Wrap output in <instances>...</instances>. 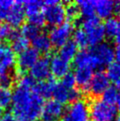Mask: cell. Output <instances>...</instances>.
I'll use <instances>...</instances> for the list:
<instances>
[{
  "label": "cell",
  "instance_id": "6da1fadb",
  "mask_svg": "<svg viewBox=\"0 0 120 121\" xmlns=\"http://www.w3.org/2000/svg\"><path fill=\"white\" fill-rule=\"evenodd\" d=\"M13 114L20 120L35 121L40 118L43 107V99L34 89L17 85L12 94Z\"/></svg>",
  "mask_w": 120,
  "mask_h": 121
},
{
  "label": "cell",
  "instance_id": "7a4b0ae2",
  "mask_svg": "<svg viewBox=\"0 0 120 121\" xmlns=\"http://www.w3.org/2000/svg\"><path fill=\"white\" fill-rule=\"evenodd\" d=\"M117 113L116 106L107 104L103 99L93 101L89 107L91 121H114L117 118Z\"/></svg>",
  "mask_w": 120,
  "mask_h": 121
},
{
  "label": "cell",
  "instance_id": "3957f363",
  "mask_svg": "<svg viewBox=\"0 0 120 121\" xmlns=\"http://www.w3.org/2000/svg\"><path fill=\"white\" fill-rule=\"evenodd\" d=\"M81 25L82 29L87 35L89 45L94 47L103 43L105 37V32L103 25L101 23L99 18L93 16L87 19H84L83 21L81 22Z\"/></svg>",
  "mask_w": 120,
  "mask_h": 121
},
{
  "label": "cell",
  "instance_id": "277c9868",
  "mask_svg": "<svg viewBox=\"0 0 120 121\" xmlns=\"http://www.w3.org/2000/svg\"><path fill=\"white\" fill-rule=\"evenodd\" d=\"M45 21L53 27L59 26L66 19L65 7L62 3L55 0H47L43 2Z\"/></svg>",
  "mask_w": 120,
  "mask_h": 121
},
{
  "label": "cell",
  "instance_id": "5b68a950",
  "mask_svg": "<svg viewBox=\"0 0 120 121\" xmlns=\"http://www.w3.org/2000/svg\"><path fill=\"white\" fill-rule=\"evenodd\" d=\"M97 68H103L109 66L113 63L115 59V50L113 46L109 43H101L91 50Z\"/></svg>",
  "mask_w": 120,
  "mask_h": 121
},
{
  "label": "cell",
  "instance_id": "8992f818",
  "mask_svg": "<svg viewBox=\"0 0 120 121\" xmlns=\"http://www.w3.org/2000/svg\"><path fill=\"white\" fill-rule=\"evenodd\" d=\"M73 33V25L71 22H64L59 26L54 27L50 32L49 37L51 44L55 47H61L69 41Z\"/></svg>",
  "mask_w": 120,
  "mask_h": 121
},
{
  "label": "cell",
  "instance_id": "52a82bcc",
  "mask_svg": "<svg viewBox=\"0 0 120 121\" xmlns=\"http://www.w3.org/2000/svg\"><path fill=\"white\" fill-rule=\"evenodd\" d=\"M64 105L55 100H49L43 104L41 113V121H58L64 113Z\"/></svg>",
  "mask_w": 120,
  "mask_h": 121
},
{
  "label": "cell",
  "instance_id": "ba28073f",
  "mask_svg": "<svg viewBox=\"0 0 120 121\" xmlns=\"http://www.w3.org/2000/svg\"><path fill=\"white\" fill-rule=\"evenodd\" d=\"M110 87V80L104 72L99 71L93 75L89 82L87 90L93 95L98 96L103 94V92Z\"/></svg>",
  "mask_w": 120,
  "mask_h": 121
},
{
  "label": "cell",
  "instance_id": "9c48e42d",
  "mask_svg": "<svg viewBox=\"0 0 120 121\" xmlns=\"http://www.w3.org/2000/svg\"><path fill=\"white\" fill-rule=\"evenodd\" d=\"M39 53L34 48H27V50L20 52L16 58V62L20 72L23 73L28 70L39 59Z\"/></svg>",
  "mask_w": 120,
  "mask_h": 121
},
{
  "label": "cell",
  "instance_id": "30bf717a",
  "mask_svg": "<svg viewBox=\"0 0 120 121\" xmlns=\"http://www.w3.org/2000/svg\"><path fill=\"white\" fill-rule=\"evenodd\" d=\"M73 121H89V106L86 101L74 102L68 109V114Z\"/></svg>",
  "mask_w": 120,
  "mask_h": 121
},
{
  "label": "cell",
  "instance_id": "8fae6325",
  "mask_svg": "<svg viewBox=\"0 0 120 121\" xmlns=\"http://www.w3.org/2000/svg\"><path fill=\"white\" fill-rule=\"evenodd\" d=\"M50 75V59L47 57L39 58L36 63L30 68V76L34 81H44L49 79Z\"/></svg>",
  "mask_w": 120,
  "mask_h": 121
},
{
  "label": "cell",
  "instance_id": "7c38bea8",
  "mask_svg": "<svg viewBox=\"0 0 120 121\" xmlns=\"http://www.w3.org/2000/svg\"><path fill=\"white\" fill-rule=\"evenodd\" d=\"M50 73L55 78H62L70 73L71 65L69 61L64 59L59 55H55L50 59Z\"/></svg>",
  "mask_w": 120,
  "mask_h": 121
},
{
  "label": "cell",
  "instance_id": "4fadbf2b",
  "mask_svg": "<svg viewBox=\"0 0 120 121\" xmlns=\"http://www.w3.org/2000/svg\"><path fill=\"white\" fill-rule=\"evenodd\" d=\"M25 16L26 14H25L23 3L20 1H16V2H13V5L11 7L6 20L10 26L16 27L23 23Z\"/></svg>",
  "mask_w": 120,
  "mask_h": 121
},
{
  "label": "cell",
  "instance_id": "5bb4252c",
  "mask_svg": "<svg viewBox=\"0 0 120 121\" xmlns=\"http://www.w3.org/2000/svg\"><path fill=\"white\" fill-rule=\"evenodd\" d=\"M16 64V56L9 46H2L0 49V75L7 73Z\"/></svg>",
  "mask_w": 120,
  "mask_h": 121
},
{
  "label": "cell",
  "instance_id": "9a60e30c",
  "mask_svg": "<svg viewBox=\"0 0 120 121\" xmlns=\"http://www.w3.org/2000/svg\"><path fill=\"white\" fill-rule=\"evenodd\" d=\"M74 65L77 69H95L97 68L96 63L94 61L93 55L90 51L82 50L78 51L76 56L74 57Z\"/></svg>",
  "mask_w": 120,
  "mask_h": 121
},
{
  "label": "cell",
  "instance_id": "2e32d148",
  "mask_svg": "<svg viewBox=\"0 0 120 121\" xmlns=\"http://www.w3.org/2000/svg\"><path fill=\"white\" fill-rule=\"evenodd\" d=\"M57 81L52 78H49L44 81H39L35 84L34 90L38 95L43 98H50L52 96L54 88L57 85Z\"/></svg>",
  "mask_w": 120,
  "mask_h": 121
},
{
  "label": "cell",
  "instance_id": "e0dca14e",
  "mask_svg": "<svg viewBox=\"0 0 120 121\" xmlns=\"http://www.w3.org/2000/svg\"><path fill=\"white\" fill-rule=\"evenodd\" d=\"M114 2L110 0L94 1V12L101 19H109L114 13Z\"/></svg>",
  "mask_w": 120,
  "mask_h": 121
},
{
  "label": "cell",
  "instance_id": "ac0fdd59",
  "mask_svg": "<svg viewBox=\"0 0 120 121\" xmlns=\"http://www.w3.org/2000/svg\"><path fill=\"white\" fill-rule=\"evenodd\" d=\"M32 44L33 48L38 53H48L52 47L49 35L42 33H40L34 39L32 40Z\"/></svg>",
  "mask_w": 120,
  "mask_h": 121
},
{
  "label": "cell",
  "instance_id": "d6986e66",
  "mask_svg": "<svg viewBox=\"0 0 120 121\" xmlns=\"http://www.w3.org/2000/svg\"><path fill=\"white\" fill-rule=\"evenodd\" d=\"M74 78L76 84L83 89L87 90V87L89 85V82L93 77V70L92 69H76Z\"/></svg>",
  "mask_w": 120,
  "mask_h": 121
},
{
  "label": "cell",
  "instance_id": "ffe728a7",
  "mask_svg": "<svg viewBox=\"0 0 120 121\" xmlns=\"http://www.w3.org/2000/svg\"><path fill=\"white\" fill-rule=\"evenodd\" d=\"M11 49L13 50L14 53H19L24 51L25 50H27L29 45V41L27 40V38L22 35L21 34L18 33L16 30L14 32L13 35L11 38Z\"/></svg>",
  "mask_w": 120,
  "mask_h": 121
},
{
  "label": "cell",
  "instance_id": "44dd1931",
  "mask_svg": "<svg viewBox=\"0 0 120 121\" xmlns=\"http://www.w3.org/2000/svg\"><path fill=\"white\" fill-rule=\"evenodd\" d=\"M77 53H78V47L76 44L74 43L73 41L72 40H69L67 43L64 44L63 46L60 47L59 56L69 62L74 59Z\"/></svg>",
  "mask_w": 120,
  "mask_h": 121
},
{
  "label": "cell",
  "instance_id": "7402d4cb",
  "mask_svg": "<svg viewBox=\"0 0 120 121\" xmlns=\"http://www.w3.org/2000/svg\"><path fill=\"white\" fill-rule=\"evenodd\" d=\"M25 14L27 18L33 16L42 12L43 8V2H41L38 0H27L23 3Z\"/></svg>",
  "mask_w": 120,
  "mask_h": 121
},
{
  "label": "cell",
  "instance_id": "603a6c76",
  "mask_svg": "<svg viewBox=\"0 0 120 121\" xmlns=\"http://www.w3.org/2000/svg\"><path fill=\"white\" fill-rule=\"evenodd\" d=\"M77 4L80 9V13L82 14L84 19L94 16V1L92 0H82L78 1Z\"/></svg>",
  "mask_w": 120,
  "mask_h": 121
},
{
  "label": "cell",
  "instance_id": "cb8c5ba5",
  "mask_svg": "<svg viewBox=\"0 0 120 121\" xmlns=\"http://www.w3.org/2000/svg\"><path fill=\"white\" fill-rule=\"evenodd\" d=\"M119 27H120L119 20L112 17L107 19L103 25L105 35H107V36L110 37V38L115 37L117 33V31H118V29H119Z\"/></svg>",
  "mask_w": 120,
  "mask_h": 121
},
{
  "label": "cell",
  "instance_id": "d4e9b609",
  "mask_svg": "<svg viewBox=\"0 0 120 121\" xmlns=\"http://www.w3.org/2000/svg\"><path fill=\"white\" fill-rule=\"evenodd\" d=\"M107 76L109 80L120 87V63L113 62L108 66Z\"/></svg>",
  "mask_w": 120,
  "mask_h": 121
},
{
  "label": "cell",
  "instance_id": "484cf974",
  "mask_svg": "<svg viewBox=\"0 0 120 121\" xmlns=\"http://www.w3.org/2000/svg\"><path fill=\"white\" fill-rule=\"evenodd\" d=\"M120 97L119 90L115 86H110L103 94V100L107 104H116Z\"/></svg>",
  "mask_w": 120,
  "mask_h": 121
},
{
  "label": "cell",
  "instance_id": "4316f807",
  "mask_svg": "<svg viewBox=\"0 0 120 121\" xmlns=\"http://www.w3.org/2000/svg\"><path fill=\"white\" fill-rule=\"evenodd\" d=\"M68 92L69 90L64 87L61 83H57L54 88L52 96L54 97L55 101L64 104L68 102Z\"/></svg>",
  "mask_w": 120,
  "mask_h": 121
},
{
  "label": "cell",
  "instance_id": "83f0119b",
  "mask_svg": "<svg viewBox=\"0 0 120 121\" xmlns=\"http://www.w3.org/2000/svg\"><path fill=\"white\" fill-rule=\"evenodd\" d=\"M20 34L22 35L25 38H27L28 41L33 40L40 34V28L33 25V24H30L27 22L21 27Z\"/></svg>",
  "mask_w": 120,
  "mask_h": 121
},
{
  "label": "cell",
  "instance_id": "f1b7e54d",
  "mask_svg": "<svg viewBox=\"0 0 120 121\" xmlns=\"http://www.w3.org/2000/svg\"><path fill=\"white\" fill-rule=\"evenodd\" d=\"M74 43L77 45V47L82 48L85 49L87 48L89 44H88V40H87V36L85 31L82 28H78L77 30L74 31L73 33V40Z\"/></svg>",
  "mask_w": 120,
  "mask_h": 121
},
{
  "label": "cell",
  "instance_id": "f546056e",
  "mask_svg": "<svg viewBox=\"0 0 120 121\" xmlns=\"http://www.w3.org/2000/svg\"><path fill=\"white\" fill-rule=\"evenodd\" d=\"M14 82V78L9 73H5L0 75V88L8 89L10 88Z\"/></svg>",
  "mask_w": 120,
  "mask_h": 121
},
{
  "label": "cell",
  "instance_id": "4dcf8cb0",
  "mask_svg": "<svg viewBox=\"0 0 120 121\" xmlns=\"http://www.w3.org/2000/svg\"><path fill=\"white\" fill-rule=\"evenodd\" d=\"M15 29L13 28L8 23H3L0 25V40L2 39H11L13 35Z\"/></svg>",
  "mask_w": 120,
  "mask_h": 121
},
{
  "label": "cell",
  "instance_id": "1f68e13d",
  "mask_svg": "<svg viewBox=\"0 0 120 121\" xmlns=\"http://www.w3.org/2000/svg\"><path fill=\"white\" fill-rule=\"evenodd\" d=\"M12 104V93L8 89L0 88V108H5Z\"/></svg>",
  "mask_w": 120,
  "mask_h": 121
},
{
  "label": "cell",
  "instance_id": "d6a6232c",
  "mask_svg": "<svg viewBox=\"0 0 120 121\" xmlns=\"http://www.w3.org/2000/svg\"><path fill=\"white\" fill-rule=\"evenodd\" d=\"M13 4V1L10 0H0V20H6V17L11 7Z\"/></svg>",
  "mask_w": 120,
  "mask_h": 121
},
{
  "label": "cell",
  "instance_id": "836d02e7",
  "mask_svg": "<svg viewBox=\"0 0 120 121\" xmlns=\"http://www.w3.org/2000/svg\"><path fill=\"white\" fill-rule=\"evenodd\" d=\"M63 85L64 87L67 88L68 90H70L72 88H73L76 82H75V78H74V74L72 73H68L66 75H64L62 78V81L60 82Z\"/></svg>",
  "mask_w": 120,
  "mask_h": 121
},
{
  "label": "cell",
  "instance_id": "e575fe53",
  "mask_svg": "<svg viewBox=\"0 0 120 121\" xmlns=\"http://www.w3.org/2000/svg\"><path fill=\"white\" fill-rule=\"evenodd\" d=\"M65 14L68 19H75L80 14V9L77 4H68L65 7Z\"/></svg>",
  "mask_w": 120,
  "mask_h": 121
},
{
  "label": "cell",
  "instance_id": "d590c367",
  "mask_svg": "<svg viewBox=\"0 0 120 121\" xmlns=\"http://www.w3.org/2000/svg\"><path fill=\"white\" fill-rule=\"evenodd\" d=\"M35 84H36L35 81L31 76H24V75L20 76L19 83H18V85H20L21 87L29 88V89H34Z\"/></svg>",
  "mask_w": 120,
  "mask_h": 121
},
{
  "label": "cell",
  "instance_id": "8d00e7d4",
  "mask_svg": "<svg viewBox=\"0 0 120 121\" xmlns=\"http://www.w3.org/2000/svg\"><path fill=\"white\" fill-rule=\"evenodd\" d=\"M81 95H82V93L80 92V89L73 87L68 92V102L74 103L79 100H81Z\"/></svg>",
  "mask_w": 120,
  "mask_h": 121
},
{
  "label": "cell",
  "instance_id": "74e56055",
  "mask_svg": "<svg viewBox=\"0 0 120 121\" xmlns=\"http://www.w3.org/2000/svg\"><path fill=\"white\" fill-rule=\"evenodd\" d=\"M0 121H18V118L13 113L5 112V113H3L0 117Z\"/></svg>",
  "mask_w": 120,
  "mask_h": 121
},
{
  "label": "cell",
  "instance_id": "f35d334b",
  "mask_svg": "<svg viewBox=\"0 0 120 121\" xmlns=\"http://www.w3.org/2000/svg\"><path fill=\"white\" fill-rule=\"evenodd\" d=\"M114 13L117 14H120V0L114 2Z\"/></svg>",
  "mask_w": 120,
  "mask_h": 121
},
{
  "label": "cell",
  "instance_id": "ab89813d",
  "mask_svg": "<svg viewBox=\"0 0 120 121\" xmlns=\"http://www.w3.org/2000/svg\"><path fill=\"white\" fill-rule=\"evenodd\" d=\"M115 58L117 63H120V47H117L115 50Z\"/></svg>",
  "mask_w": 120,
  "mask_h": 121
},
{
  "label": "cell",
  "instance_id": "60d3db41",
  "mask_svg": "<svg viewBox=\"0 0 120 121\" xmlns=\"http://www.w3.org/2000/svg\"><path fill=\"white\" fill-rule=\"evenodd\" d=\"M115 42H116V44H117V47H120V27L117 35H116V36H115Z\"/></svg>",
  "mask_w": 120,
  "mask_h": 121
},
{
  "label": "cell",
  "instance_id": "b9f144b4",
  "mask_svg": "<svg viewBox=\"0 0 120 121\" xmlns=\"http://www.w3.org/2000/svg\"><path fill=\"white\" fill-rule=\"evenodd\" d=\"M59 121H73V120L71 118V117L69 115H64V116H63L62 118H60Z\"/></svg>",
  "mask_w": 120,
  "mask_h": 121
},
{
  "label": "cell",
  "instance_id": "7bdbcfd3",
  "mask_svg": "<svg viewBox=\"0 0 120 121\" xmlns=\"http://www.w3.org/2000/svg\"><path fill=\"white\" fill-rule=\"evenodd\" d=\"M117 106L116 108H117V112L120 114V97H119V99H118V101L117 102Z\"/></svg>",
  "mask_w": 120,
  "mask_h": 121
},
{
  "label": "cell",
  "instance_id": "ee69618b",
  "mask_svg": "<svg viewBox=\"0 0 120 121\" xmlns=\"http://www.w3.org/2000/svg\"><path fill=\"white\" fill-rule=\"evenodd\" d=\"M2 114H3V111H2V108H0V117L2 116Z\"/></svg>",
  "mask_w": 120,
  "mask_h": 121
},
{
  "label": "cell",
  "instance_id": "f6af8a7d",
  "mask_svg": "<svg viewBox=\"0 0 120 121\" xmlns=\"http://www.w3.org/2000/svg\"><path fill=\"white\" fill-rule=\"evenodd\" d=\"M114 121H120V117H119V118H117Z\"/></svg>",
  "mask_w": 120,
  "mask_h": 121
},
{
  "label": "cell",
  "instance_id": "bcb514c9",
  "mask_svg": "<svg viewBox=\"0 0 120 121\" xmlns=\"http://www.w3.org/2000/svg\"><path fill=\"white\" fill-rule=\"evenodd\" d=\"M2 46H3V45H2V43H1V40H0V49L2 48Z\"/></svg>",
  "mask_w": 120,
  "mask_h": 121
},
{
  "label": "cell",
  "instance_id": "7dc6e473",
  "mask_svg": "<svg viewBox=\"0 0 120 121\" xmlns=\"http://www.w3.org/2000/svg\"><path fill=\"white\" fill-rule=\"evenodd\" d=\"M19 121H24V120H19Z\"/></svg>",
  "mask_w": 120,
  "mask_h": 121
},
{
  "label": "cell",
  "instance_id": "c3c4849f",
  "mask_svg": "<svg viewBox=\"0 0 120 121\" xmlns=\"http://www.w3.org/2000/svg\"><path fill=\"white\" fill-rule=\"evenodd\" d=\"M119 93H120V92H119Z\"/></svg>",
  "mask_w": 120,
  "mask_h": 121
}]
</instances>
